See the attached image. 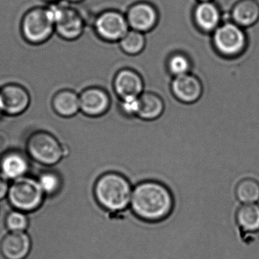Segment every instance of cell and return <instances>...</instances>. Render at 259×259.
<instances>
[{
  "label": "cell",
  "instance_id": "6da1fadb",
  "mask_svg": "<svg viewBox=\"0 0 259 259\" xmlns=\"http://www.w3.org/2000/svg\"><path fill=\"white\" fill-rule=\"evenodd\" d=\"M175 197L165 183L143 180L133 186L130 209L136 219L157 224L167 219L175 208Z\"/></svg>",
  "mask_w": 259,
  "mask_h": 259
},
{
  "label": "cell",
  "instance_id": "7a4b0ae2",
  "mask_svg": "<svg viewBox=\"0 0 259 259\" xmlns=\"http://www.w3.org/2000/svg\"><path fill=\"white\" fill-rule=\"evenodd\" d=\"M133 186L123 174L110 172L100 177L95 185V196L98 203L109 212L124 213L130 207Z\"/></svg>",
  "mask_w": 259,
  "mask_h": 259
},
{
  "label": "cell",
  "instance_id": "3957f363",
  "mask_svg": "<svg viewBox=\"0 0 259 259\" xmlns=\"http://www.w3.org/2000/svg\"><path fill=\"white\" fill-rule=\"evenodd\" d=\"M24 38L31 45L48 41L55 32L54 22L48 8H34L24 16L21 25Z\"/></svg>",
  "mask_w": 259,
  "mask_h": 259
},
{
  "label": "cell",
  "instance_id": "277c9868",
  "mask_svg": "<svg viewBox=\"0 0 259 259\" xmlns=\"http://www.w3.org/2000/svg\"><path fill=\"white\" fill-rule=\"evenodd\" d=\"M47 8L54 21L55 32L61 38L75 40L82 35L84 21L78 11L57 4H52Z\"/></svg>",
  "mask_w": 259,
  "mask_h": 259
},
{
  "label": "cell",
  "instance_id": "5b68a950",
  "mask_svg": "<svg viewBox=\"0 0 259 259\" xmlns=\"http://www.w3.org/2000/svg\"><path fill=\"white\" fill-rule=\"evenodd\" d=\"M213 44L221 55L237 57L245 49L247 37L242 28L234 22H228L220 25L213 31Z\"/></svg>",
  "mask_w": 259,
  "mask_h": 259
},
{
  "label": "cell",
  "instance_id": "8992f818",
  "mask_svg": "<svg viewBox=\"0 0 259 259\" xmlns=\"http://www.w3.org/2000/svg\"><path fill=\"white\" fill-rule=\"evenodd\" d=\"M10 202L16 208L24 211L37 209L43 201L44 192L38 182L22 177L16 180L9 190Z\"/></svg>",
  "mask_w": 259,
  "mask_h": 259
},
{
  "label": "cell",
  "instance_id": "52a82bcc",
  "mask_svg": "<svg viewBox=\"0 0 259 259\" xmlns=\"http://www.w3.org/2000/svg\"><path fill=\"white\" fill-rule=\"evenodd\" d=\"M28 148L31 157L43 164H55L63 155V148L58 141L46 133L33 135L28 142Z\"/></svg>",
  "mask_w": 259,
  "mask_h": 259
},
{
  "label": "cell",
  "instance_id": "ba28073f",
  "mask_svg": "<svg viewBox=\"0 0 259 259\" xmlns=\"http://www.w3.org/2000/svg\"><path fill=\"white\" fill-rule=\"evenodd\" d=\"M128 27L126 18L113 10L101 13L95 22L98 37L108 42L119 41L128 32Z\"/></svg>",
  "mask_w": 259,
  "mask_h": 259
},
{
  "label": "cell",
  "instance_id": "9c48e42d",
  "mask_svg": "<svg viewBox=\"0 0 259 259\" xmlns=\"http://www.w3.org/2000/svg\"><path fill=\"white\" fill-rule=\"evenodd\" d=\"M3 111L11 116L23 113L29 106V93L25 88L17 84H8L0 89Z\"/></svg>",
  "mask_w": 259,
  "mask_h": 259
},
{
  "label": "cell",
  "instance_id": "30bf717a",
  "mask_svg": "<svg viewBox=\"0 0 259 259\" xmlns=\"http://www.w3.org/2000/svg\"><path fill=\"white\" fill-rule=\"evenodd\" d=\"M126 19L132 30L141 33L148 32L155 26L158 15L155 8L151 4L139 3L130 9Z\"/></svg>",
  "mask_w": 259,
  "mask_h": 259
},
{
  "label": "cell",
  "instance_id": "8fae6325",
  "mask_svg": "<svg viewBox=\"0 0 259 259\" xmlns=\"http://www.w3.org/2000/svg\"><path fill=\"white\" fill-rule=\"evenodd\" d=\"M171 90L179 101L192 104L200 99L203 89L200 80L189 73L175 77L171 84Z\"/></svg>",
  "mask_w": 259,
  "mask_h": 259
},
{
  "label": "cell",
  "instance_id": "7c38bea8",
  "mask_svg": "<svg viewBox=\"0 0 259 259\" xmlns=\"http://www.w3.org/2000/svg\"><path fill=\"white\" fill-rule=\"evenodd\" d=\"M80 110L90 116L104 115L110 108V98L108 94L99 88H89L79 96Z\"/></svg>",
  "mask_w": 259,
  "mask_h": 259
},
{
  "label": "cell",
  "instance_id": "4fadbf2b",
  "mask_svg": "<svg viewBox=\"0 0 259 259\" xmlns=\"http://www.w3.org/2000/svg\"><path fill=\"white\" fill-rule=\"evenodd\" d=\"M113 87L120 99L127 97H139L143 93V80L135 71L122 69L116 74Z\"/></svg>",
  "mask_w": 259,
  "mask_h": 259
},
{
  "label": "cell",
  "instance_id": "5bb4252c",
  "mask_svg": "<svg viewBox=\"0 0 259 259\" xmlns=\"http://www.w3.org/2000/svg\"><path fill=\"white\" fill-rule=\"evenodd\" d=\"M31 249L29 236L24 232H12L2 242L1 251L7 259H25Z\"/></svg>",
  "mask_w": 259,
  "mask_h": 259
},
{
  "label": "cell",
  "instance_id": "9a60e30c",
  "mask_svg": "<svg viewBox=\"0 0 259 259\" xmlns=\"http://www.w3.org/2000/svg\"><path fill=\"white\" fill-rule=\"evenodd\" d=\"M221 12L212 2L200 3L194 10L195 25L204 32H213L221 25Z\"/></svg>",
  "mask_w": 259,
  "mask_h": 259
},
{
  "label": "cell",
  "instance_id": "2e32d148",
  "mask_svg": "<svg viewBox=\"0 0 259 259\" xmlns=\"http://www.w3.org/2000/svg\"><path fill=\"white\" fill-rule=\"evenodd\" d=\"M236 228L241 235H251L259 231V204H242L235 213Z\"/></svg>",
  "mask_w": 259,
  "mask_h": 259
},
{
  "label": "cell",
  "instance_id": "e0dca14e",
  "mask_svg": "<svg viewBox=\"0 0 259 259\" xmlns=\"http://www.w3.org/2000/svg\"><path fill=\"white\" fill-rule=\"evenodd\" d=\"M140 108L137 117L145 122H154L160 119L165 110V104L158 95L151 92L139 96Z\"/></svg>",
  "mask_w": 259,
  "mask_h": 259
},
{
  "label": "cell",
  "instance_id": "ac0fdd59",
  "mask_svg": "<svg viewBox=\"0 0 259 259\" xmlns=\"http://www.w3.org/2000/svg\"><path fill=\"white\" fill-rule=\"evenodd\" d=\"M233 22L241 28H248L259 20V5L255 0H241L232 11Z\"/></svg>",
  "mask_w": 259,
  "mask_h": 259
},
{
  "label": "cell",
  "instance_id": "d6986e66",
  "mask_svg": "<svg viewBox=\"0 0 259 259\" xmlns=\"http://www.w3.org/2000/svg\"><path fill=\"white\" fill-rule=\"evenodd\" d=\"M53 107L60 116L70 117L80 110L79 96L73 91H60L53 99Z\"/></svg>",
  "mask_w": 259,
  "mask_h": 259
},
{
  "label": "cell",
  "instance_id": "ffe728a7",
  "mask_svg": "<svg viewBox=\"0 0 259 259\" xmlns=\"http://www.w3.org/2000/svg\"><path fill=\"white\" fill-rule=\"evenodd\" d=\"M1 174L7 179L18 180L22 178L28 169L26 159L18 153H10L1 160Z\"/></svg>",
  "mask_w": 259,
  "mask_h": 259
},
{
  "label": "cell",
  "instance_id": "44dd1931",
  "mask_svg": "<svg viewBox=\"0 0 259 259\" xmlns=\"http://www.w3.org/2000/svg\"><path fill=\"white\" fill-rule=\"evenodd\" d=\"M234 195L240 204H257L259 201L258 182L250 177L242 179L236 183Z\"/></svg>",
  "mask_w": 259,
  "mask_h": 259
},
{
  "label": "cell",
  "instance_id": "7402d4cb",
  "mask_svg": "<svg viewBox=\"0 0 259 259\" xmlns=\"http://www.w3.org/2000/svg\"><path fill=\"white\" fill-rule=\"evenodd\" d=\"M121 48L128 55L140 54L145 46V38L143 33L135 30H128V32L119 40Z\"/></svg>",
  "mask_w": 259,
  "mask_h": 259
},
{
  "label": "cell",
  "instance_id": "603a6c76",
  "mask_svg": "<svg viewBox=\"0 0 259 259\" xmlns=\"http://www.w3.org/2000/svg\"><path fill=\"white\" fill-rule=\"evenodd\" d=\"M192 65L190 60L184 54H174L168 60V69L170 73L175 77L189 74Z\"/></svg>",
  "mask_w": 259,
  "mask_h": 259
},
{
  "label": "cell",
  "instance_id": "cb8c5ba5",
  "mask_svg": "<svg viewBox=\"0 0 259 259\" xmlns=\"http://www.w3.org/2000/svg\"><path fill=\"white\" fill-rule=\"evenodd\" d=\"M140 108L139 97H127L121 98L119 109L128 119L137 117Z\"/></svg>",
  "mask_w": 259,
  "mask_h": 259
},
{
  "label": "cell",
  "instance_id": "d4e9b609",
  "mask_svg": "<svg viewBox=\"0 0 259 259\" xmlns=\"http://www.w3.org/2000/svg\"><path fill=\"white\" fill-rule=\"evenodd\" d=\"M38 183L44 193L48 195L55 193L60 186V178L52 172L42 174L39 178Z\"/></svg>",
  "mask_w": 259,
  "mask_h": 259
},
{
  "label": "cell",
  "instance_id": "484cf974",
  "mask_svg": "<svg viewBox=\"0 0 259 259\" xmlns=\"http://www.w3.org/2000/svg\"><path fill=\"white\" fill-rule=\"evenodd\" d=\"M7 224L12 232H23L28 227V218L21 212H13L7 218Z\"/></svg>",
  "mask_w": 259,
  "mask_h": 259
},
{
  "label": "cell",
  "instance_id": "4316f807",
  "mask_svg": "<svg viewBox=\"0 0 259 259\" xmlns=\"http://www.w3.org/2000/svg\"><path fill=\"white\" fill-rule=\"evenodd\" d=\"M9 183L7 179L0 174V200L3 199L9 193Z\"/></svg>",
  "mask_w": 259,
  "mask_h": 259
},
{
  "label": "cell",
  "instance_id": "83f0119b",
  "mask_svg": "<svg viewBox=\"0 0 259 259\" xmlns=\"http://www.w3.org/2000/svg\"><path fill=\"white\" fill-rule=\"evenodd\" d=\"M68 2L72 3V4H78V3L82 2L84 0H66Z\"/></svg>",
  "mask_w": 259,
  "mask_h": 259
},
{
  "label": "cell",
  "instance_id": "f1b7e54d",
  "mask_svg": "<svg viewBox=\"0 0 259 259\" xmlns=\"http://www.w3.org/2000/svg\"><path fill=\"white\" fill-rule=\"evenodd\" d=\"M45 1H47V2L50 3V4H56V3L58 1V0H45Z\"/></svg>",
  "mask_w": 259,
  "mask_h": 259
},
{
  "label": "cell",
  "instance_id": "f546056e",
  "mask_svg": "<svg viewBox=\"0 0 259 259\" xmlns=\"http://www.w3.org/2000/svg\"><path fill=\"white\" fill-rule=\"evenodd\" d=\"M3 111V105H2V101H1V98H0V112Z\"/></svg>",
  "mask_w": 259,
  "mask_h": 259
},
{
  "label": "cell",
  "instance_id": "4dcf8cb0",
  "mask_svg": "<svg viewBox=\"0 0 259 259\" xmlns=\"http://www.w3.org/2000/svg\"><path fill=\"white\" fill-rule=\"evenodd\" d=\"M199 1H201V3H202V2H211V0H199Z\"/></svg>",
  "mask_w": 259,
  "mask_h": 259
}]
</instances>
